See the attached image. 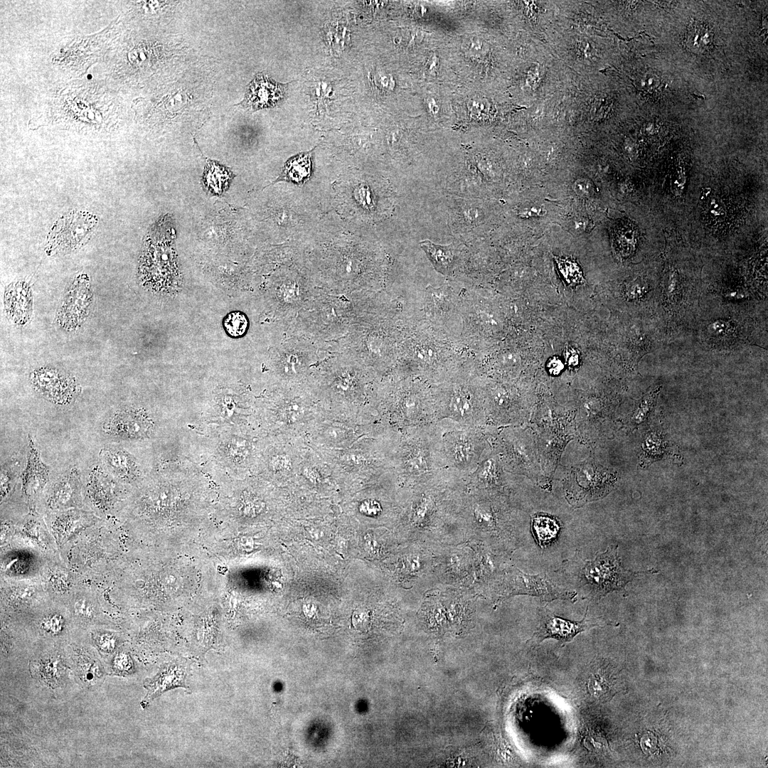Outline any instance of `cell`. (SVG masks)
<instances>
[{"mask_svg":"<svg viewBox=\"0 0 768 768\" xmlns=\"http://www.w3.org/2000/svg\"><path fill=\"white\" fill-rule=\"evenodd\" d=\"M613 241L615 249L622 257H627L633 252L636 242V232L633 225L627 222H621L614 229Z\"/></svg>","mask_w":768,"mask_h":768,"instance_id":"obj_23","label":"cell"},{"mask_svg":"<svg viewBox=\"0 0 768 768\" xmlns=\"http://www.w3.org/2000/svg\"><path fill=\"white\" fill-rule=\"evenodd\" d=\"M462 51L470 58H479L484 53V42L479 38L468 36L462 43Z\"/></svg>","mask_w":768,"mask_h":768,"instance_id":"obj_31","label":"cell"},{"mask_svg":"<svg viewBox=\"0 0 768 768\" xmlns=\"http://www.w3.org/2000/svg\"><path fill=\"white\" fill-rule=\"evenodd\" d=\"M73 668L83 686L93 687L100 684L105 676L104 668L95 654L84 646H72Z\"/></svg>","mask_w":768,"mask_h":768,"instance_id":"obj_18","label":"cell"},{"mask_svg":"<svg viewBox=\"0 0 768 768\" xmlns=\"http://www.w3.org/2000/svg\"><path fill=\"white\" fill-rule=\"evenodd\" d=\"M240 510L247 516H256L263 508L264 503L261 499L246 491L242 494Z\"/></svg>","mask_w":768,"mask_h":768,"instance_id":"obj_30","label":"cell"},{"mask_svg":"<svg viewBox=\"0 0 768 768\" xmlns=\"http://www.w3.org/2000/svg\"><path fill=\"white\" fill-rule=\"evenodd\" d=\"M68 670L65 658L58 651L41 655L29 663L31 676L51 688L59 687L65 682Z\"/></svg>","mask_w":768,"mask_h":768,"instance_id":"obj_14","label":"cell"},{"mask_svg":"<svg viewBox=\"0 0 768 768\" xmlns=\"http://www.w3.org/2000/svg\"><path fill=\"white\" fill-rule=\"evenodd\" d=\"M41 626L45 632L49 634H59L64 629L65 620L60 614H49L42 619Z\"/></svg>","mask_w":768,"mask_h":768,"instance_id":"obj_32","label":"cell"},{"mask_svg":"<svg viewBox=\"0 0 768 768\" xmlns=\"http://www.w3.org/2000/svg\"><path fill=\"white\" fill-rule=\"evenodd\" d=\"M359 511L366 516L375 517L382 512V507L377 500L366 499L360 504Z\"/></svg>","mask_w":768,"mask_h":768,"instance_id":"obj_33","label":"cell"},{"mask_svg":"<svg viewBox=\"0 0 768 768\" xmlns=\"http://www.w3.org/2000/svg\"><path fill=\"white\" fill-rule=\"evenodd\" d=\"M249 442L242 435L233 431V427L220 434L214 452L220 465L233 471L241 468L249 457Z\"/></svg>","mask_w":768,"mask_h":768,"instance_id":"obj_13","label":"cell"},{"mask_svg":"<svg viewBox=\"0 0 768 768\" xmlns=\"http://www.w3.org/2000/svg\"><path fill=\"white\" fill-rule=\"evenodd\" d=\"M92 639L96 649L103 655H111L117 651L118 639L112 632L95 631L92 634Z\"/></svg>","mask_w":768,"mask_h":768,"instance_id":"obj_26","label":"cell"},{"mask_svg":"<svg viewBox=\"0 0 768 768\" xmlns=\"http://www.w3.org/2000/svg\"><path fill=\"white\" fill-rule=\"evenodd\" d=\"M678 287V277L675 272H673L669 275L668 285H667V296L670 299H672L676 292Z\"/></svg>","mask_w":768,"mask_h":768,"instance_id":"obj_41","label":"cell"},{"mask_svg":"<svg viewBox=\"0 0 768 768\" xmlns=\"http://www.w3.org/2000/svg\"><path fill=\"white\" fill-rule=\"evenodd\" d=\"M575 190L583 196H590L593 193V184L587 179H578L575 183Z\"/></svg>","mask_w":768,"mask_h":768,"instance_id":"obj_37","label":"cell"},{"mask_svg":"<svg viewBox=\"0 0 768 768\" xmlns=\"http://www.w3.org/2000/svg\"><path fill=\"white\" fill-rule=\"evenodd\" d=\"M23 459L19 456L12 457L1 464V500H4L14 487L20 474L23 471Z\"/></svg>","mask_w":768,"mask_h":768,"instance_id":"obj_21","label":"cell"},{"mask_svg":"<svg viewBox=\"0 0 768 768\" xmlns=\"http://www.w3.org/2000/svg\"><path fill=\"white\" fill-rule=\"evenodd\" d=\"M438 422L408 428L401 447L400 467L411 484L426 480L447 466Z\"/></svg>","mask_w":768,"mask_h":768,"instance_id":"obj_1","label":"cell"},{"mask_svg":"<svg viewBox=\"0 0 768 768\" xmlns=\"http://www.w3.org/2000/svg\"><path fill=\"white\" fill-rule=\"evenodd\" d=\"M75 613L76 616L80 618L82 620L89 621L95 617V609L90 605L89 603L85 602H79L76 603L75 607Z\"/></svg>","mask_w":768,"mask_h":768,"instance_id":"obj_34","label":"cell"},{"mask_svg":"<svg viewBox=\"0 0 768 768\" xmlns=\"http://www.w3.org/2000/svg\"><path fill=\"white\" fill-rule=\"evenodd\" d=\"M186 671L179 663H164L154 676L145 679L144 687L147 693L142 703L146 704L168 690L177 687L187 688Z\"/></svg>","mask_w":768,"mask_h":768,"instance_id":"obj_17","label":"cell"},{"mask_svg":"<svg viewBox=\"0 0 768 768\" xmlns=\"http://www.w3.org/2000/svg\"><path fill=\"white\" fill-rule=\"evenodd\" d=\"M725 297L730 299H741L747 297V294L743 292L735 290L727 291L725 293Z\"/></svg>","mask_w":768,"mask_h":768,"instance_id":"obj_44","label":"cell"},{"mask_svg":"<svg viewBox=\"0 0 768 768\" xmlns=\"http://www.w3.org/2000/svg\"><path fill=\"white\" fill-rule=\"evenodd\" d=\"M637 572L623 568L617 548L609 547L599 553L592 560L585 561L580 578L593 597H601L614 590L622 589Z\"/></svg>","mask_w":768,"mask_h":768,"instance_id":"obj_3","label":"cell"},{"mask_svg":"<svg viewBox=\"0 0 768 768\" xmlns=\"http://www.w3.org/2000/svg\"><path fill=\"white\" fill-rule=\"evenodd\" d=\"M547 367L550 373L556 375L562 370L563 363L560 358L553 357L548 361Z\"/></svg>","mask_w":768,"mask_h":768,"instance_id":"obj_42","label":"cell"},{"mask_svg":"<svg viewBox=\"0 0 768 768\" xmlns=\"http://www.w3.org/2000/svg\"><path fill=\"white\" fill-rule=\"evenodd\" d=\"M420 245L435 270L443 274H449L455 257V250L452 245H436L428 240L421 241Z\"/></svg>","mask_w":768,"mask_h":768,"instance_id":"obj_19","label":"cell"},{"mask_svg":"<svg viewBox=\"0 0 768 768\" xmlns=\"http://www.w3.org/2000/svg\"><path fill=\"white\" fill-rule=\"evenodd\" d=\"M593 222L587 218H576L572 220V228L576 233H587L593 228Z\"/></svg>","mask_w":768,"mask_h":768,"instance_id":"obj_35","label":"cell"},{"mask_svg":"<svg viewBox=\"0 0 768 768\" xmlns=\"http://www.w3.org/2000/svg\"><path fill=\"white\" fill-rule=\"evenodd\" d=\"M129 486L119 481L104 467L95 466L87 476V496L97 511L105 513L126 498L129 492Z\"/></svg>","mask_w":768,"mask_h":768,"instance_id":"obj_7","label":"cell"},{"mask_svg":"<svg viewBox=\"0 0 768 768\" xmlns=\"http://www.w3.org/2000/svg\"><path fill=\"white\" fill-rule=\"evenodd\" d=\"M285 87L259 74L249 84L242 105L255 110L277 105L284 98Z\"/></svg>","mask_w":768,"mask_h":768,"instance_id":"obj_16","label":"cell"},{"mask_svg":"<svg viewBox=\"0 0 768 768\" xmlns=\"http://www.w3.org/2000/svg\"><path fill=\"white\" fill-rule=\"evenodd\" d=\"M287 465V461L284 456L277 454L273 456L269 462V467L271 471L278 472L283 470Z\"/></svg>","mask_w":768,"mask_h":768,"instance_id":"obj_38","label":"cell"},{"mask_svg":"<svg viewBox=\"0 0 768 768\" xmlns=\"http://www.w3.org/2000/svg\"><path fill=\"white\" fill-rule=\"evenodd\" d=\"M545 210L542 207L537 206L526 207L519 212V215L523 218H531L544 215Z\"/></svg>","mask_w":768,"mask_h":768,"instance_id":"obj_40","label":"cell"},{"mask_svg":"<svg viewBox=\"0 0 768 768\" xmlns=\"http://www.w3.org/2000/svg\"><path fill=\"white\" fill-rule=\"evenodd\" d=\"M660 387H656L649 391L643 399L641 400L638 407L634 413V420L636 422H640L645 417L644 415H646L652 407L656 398L659 393Z\"/></svg>","mask_w":768,"mask_h":768,"instance_id":"obj_29","label":"cell"},{"mask_svg":"<svg viewBox=\"0 0 768 768\" xmlns=\"http://www.w3.org/2000/svg\"><path fill=\"white\" fill-rule=\"evenodd\" d=\"M565 359L569 366H576L579 361V355L575 349L567 348L565 351Z\"/></svg>","mask_w":768,"mask_h":768,"instance_id":"obj_43","label":"cell"},{"mask_svg":"<svg viewBox=\"0 0 768 768\" xmlns=\"http://www.w3.org/2000/svg\"><path fill=\"white\" fill-rule=\"evenodd\" d=\"M154 427L151 415L144 409L134 407L118 408L107 415L102 423L106 434L126 441L149 438Z\"/></svg>","mask_w":768,"mask_h":768,"instance_id":"obj_6","label":"cell"},{"mask_svg":"<svg viewBox=\"0 0 768 768\" xmlns=\"http://www.w3.org/2000/svg\"><path fill=\"white\" fill-rule=\"evenodd\" d=\"M311 151L299 154L289 159L277 181H288L295 183L305 181L311 175Z\"/></svg>","mask_w":768,"mask_h":768,"instance_id":"obj_20","label":"cell"},{"mask_svg":"<svg viewBox=\"0 0 768 768\" xmlns=\"http://www.w3.org/2000/svg\"><path fill=\"white\" fill-rule=\"evenodd\" d=\"M31 380L42 395L55 404L70 402L78 393L73 378L53 368H41L34 372Z\"/></svg>","mask_w":768,"mask_h":768,"instance_id":"obj_11","label":"cell"},{"mask_svg":"<svg viewBox=\"0 0 768 768\" xmlns=\"http://www.w3.org/2000/svg\"><path fill=\"white\" fill-rule=\"evenodd\" d=\"M437 422L447 466L466 479L488 452L486 427L462 425L449 420Z\"/></svg>","mask_w":768,"mask_h":768,"instance_id":"obj_2","label":"cell"},{"mask_svg":"<svg viewBox=\"0 0 768 768\" xmlns=\"http://www.w3.org/2000/svg\"><path fill=\"white\" fill-rule=\"evenodd\" d=\"M644 287L639 282H632L627 287L626 290V294L629 299H636L639 297L643 293Z\"/></svg>","mask_w":768,"mask_h":768,"instance_id":"obj_39","label":"cell"},{"mask_svg":"<svg viewBox=\"0 0 768 768\" xmlns=\"http://www.w3.org/2000/svg\"><path fill=\"white\" fill-rule=\"evenodd\" d=\"M586 614L580 622L570 621L555 614L546 615L538 631L534 634L537 642L545 639H554L562 645L570 642L580 632L596 626L591 621H585Z\"/></svg>","mask_w":768,"mask_h":768,"instance_id":"obj_15","label":"cell"},{"mask_svg":"<svg viewBox=\"0 0 768 768\" xmlns=\"http://www.w3.org/2000/svg\"><path fill=\"white\" fill-rule=\"evenodd\" d=\"M22 492L31 509H33L49 481L50 469L41 459L39 451L29 437L25 467L21 473Z\"/></svg>","mask_w":768,"mask_h":768,"instance_id":"obj_9","label":"cell"},{"mask_svg":"<svg viewBox=\"0 0 768 768\" xmlns=\"http://www.w3.org/2000/svg\"><path fill=\"white\" fill-rule=\"evenodd\" d=\"M97 224L96 216L86 211L73 210L63 215L48 235V252H68L80 248L90 240Z\"/></svg>","mask_w":768,"mask_h":768,"instance_id":"obj_4","label":"cell"},{"mask_svg":"<svg viewBox=\"0 0 768 768\" xmlns=\"http://www.w3.org/2000/svg\"><path fill=\"white\" fill-rule=\"evenodd\" d=\"M230 178V173L225 167L214 161L208 162L204 172V181L210 190L220 193Z\"/></svg>","mask_w":768,"mask_h":768,"instance_id":"obj_24","label":"cell"},{"mask_svg":"<svg viewBox=\"0 0 768 768\" xmlns=\"http://www.w3.org/2000/svg\"><path fill=\"white\" fill-rule=\"evenodd\" d=\"M434 402L437 421L449 420L462 425L486 427V408L474 391L464 385H454Z\"/></svg>","mask_w":768,"mask_h":768,"instance_id":"obj_5","label":"cell"},{"mask_svg":"<svg viewBox=\"0 0 768 768\" xmlns=\"http://www.w3.org/2000/svg\"><path fill=\"white\" fill-rule=\"evenodd\" d=\"M730 324L723 320H716L708 326L710 333L715 336H723L727 333Z\"/></svg>","mask_w":768,"mask_h":768,"instance_id":"obj_36","label":"cell"},{"mask_svg":"<svg viewBox=\"0 0 768 768\" xmlns=\"http://www.w3.org/2000/svg\"><path fill=\"white\" fill-rule=\"evenodd\" d=\"M554 257L560 274L567 284L576 286L585 282L582 270L575 260L570 257Z\"/></svg>","mask_w":768,"mask_h":768,"instance_id":"obj_25","label":"cell"},{"mask_svg":"<svg viewBox=\"0 0 768 768\" xmlns=\"http://www.w3.org/2000/svg\"><path fill=\"white\" fill-rule=\"evenodd\" d=\"M510 593L527 594L542 598L543 600L555 599H574L576 592L561 588L555 585L545 575H530L516 570L511 575Z\"/></svg>","mask_w":768,"mask_h":768,"instance_id":"obj_12","label":"cell"},{"mask_svg":"<svg viewBox=\"0 0 768 768\" xmlns=\"http://www.w3.org/2000/svg\"><path fill=\"white\" fill-rule=\"evenodd\" d=\"M102 466L119 481L137 486L147 476L146 469L127 449L119 445H108L99 453Z\"/></svg>","mask_w":768,"mask_h":768,"instance_id":"obj_8","label":"cell"},{"mask_svg":"<svg viewBox=\"0 0 768 768\" xmlns=\"http://www.w3.org/2000/svg\"><path fill=\"white\" fill-rule=\"evenodd\" d=\"M532 528L538 543L545 547L558 535L560 525L557 520L546 515H537L532 521Z\"/></svg>","mask_w":768,"mask_h":768,"instance_id":"obj_22","label":"cell"},{"mask_svg":"<svg viewBox=\"0 0 768 768\" xmlns=\"http://www.w3.org/2000/svg\"><path fill=\"white\" fill-rule=\"evenodd\" d=\"M80 471L71 467L52 484L47 492L46 504L53 511L82 507Z\"/></svg>","mask_w":768,"mask_h":768,"instance_id":"obj_10","label":"cell"},{"mask_svg":"<svg viewBox=\"0 0 768 768\" xmlns=\"http://www.w3.org/2000/svg\"><path fill=\"white\" fill-rule=\"evenodd\" d=\"M111 672L117 676H128L134 673V666L133 661L126 651H118L114 654L110 664Z\"/></svg>","mask_w":768,"mask_h":768,"instance_id":"obj_27","label":"cell"},{"mask_svg":"<svg viewBox=\"0 0 768 768\" xmlns=\"http://www.w3.org/2000/svg\"><path fill=\"white\" fill-rule=\"evenodd\" d=\"M223 325L230 336L239 337L245 333L247 321L243 314L235 311L228 314L224 320Z\"/></svg>","mask_w":768,"mask_h":768,"instance_id":"obj_28","label":"cell"}]
</instances>
